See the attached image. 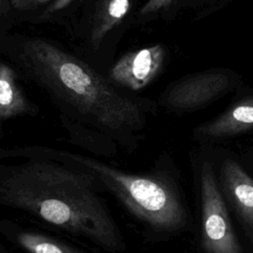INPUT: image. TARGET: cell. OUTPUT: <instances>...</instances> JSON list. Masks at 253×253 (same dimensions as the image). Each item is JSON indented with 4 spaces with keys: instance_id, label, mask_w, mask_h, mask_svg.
<instances>
[{
    "instance_id": "cell-4",
    "label": "cell",
    "mask_w": 253,
    "mask_h": 253,
    "mask_svg": "<svg viewBox=\"0 0 253 253\" xmlns=\"http://www.w3.org/2000/svg\"><path fill=\"white\" fill-rule=\"evenodd\" d=\"M200 206L199 245L203 253H243L230 222L213 165L207 159L192 160Z\"/></svg>"
},
{
    "instance_id": "cell-6",
    "label": "cell",
    "mask_w": 253,
    "mask_h": 253,
    "mask_svg": "<svg viewBox=\"0 0 253 253\" xmlns=\"http://www.w3.org/2000/svg\"><path fill=\"white\" fill-rule=\"evenodd\" d=\"M164 60L160 44L128 52L120 58L110 71L113 81L131 91L147 86L159 73Z\"/></svg>"
},
{
    "instance_id": "cell-7",
    "label": "cell",
    "mask_w": 253,
    "mask_h": 253,
    "mask_svg": "<svg viewBox=\"0 0 253 253\" xmlns=\"http://www.w3.org/2000/svg\"><path fill=\"white\" fill-rule=\"evenodd\" d=\"M0 234L23 253H89L62 239L25 227L8 218L1 219Z\"/></svg>"
},
{
    "instance_id": "cell-13",
    "label": "cell",
    "mask_w": 253,
    "mask_h": 253,
    "mask_svg": "<svg viewBox=\"0 0 253 253\" xmlns=\"http://www.w3.org/2000/svg\"><path fill=\"white\" fill-rule=\"evenodd\" d=\"M12 5L21 10H27V9H34L42 4H44L48 2L49 0H10Z\"/></svg>"
},
{
    "instance_id": "cell-10",
    "label": "cell",
    "mask_w": 253,
    "mask_h": 253,
    "mask_svg": "<svg viewBox=\"0 0 253 253\" xmlns=\"http://www.w3.org/2000/svg\"><path fill=\"white\" fill-rule=\"evenodd\" d=\"M39 108L28 100L18 83L15 71L5 63L0 65V122L22 117L36 116Z\"/></svg>"
},
{
    "instance_id": "cell-1",
    "label": "cell",
    "mask_w": 253,
    "mask_h": 253,
    "mask_svg": "<svg viewBox=\"0 0 253 253\" xmlns=\"http://www.w3.org/2000/svg\"><path fill=\"white\" fill-rule=\"evenodd\" d=\"M24 53L73 145L98 158L138 149L157 104L124 94L88 64L43 40L26 42Z\"/></svg>"
},
{
    "instance_id": "cell-8",
    "label": "cell",
    "mask_w": 253,
    "mask_h": 253,
    "mask_svg": "<svg viewBox=\"0 0 253 253\" xmlns=\"http://www.w3.org/2000/svg\"><path fill=\"white\" fill-rule=\"evenodd\" d=\"M253 129V96L243 98L228 110L193 129L194 139L209 141L221 139Z\"/></svg>"
},
{
    "instance_id": "cell-11",
    "label": "cell",
    "mask_w": 253,
    "mask_h": 253,
    "mask_svg": "<svg viewBox=\"0 0 253 253\" xmlns=\"http://www.w3.org/2000/svg\"><path fill=\"white\" fill-rule=\"evenodd\" d=\"M130 0H102L97 11L91 34V42L98 46L105 36L127 14Z\"/></svg>"
},
{
    "instance_id": "cell-5",
    "label": "cell",
    "mask_w": 253,
    "mask_h": 253,
    "mask_svg": "<svg viewBox=\"0 0 253 253\" xmlns=\"http://www.w3.org/2000/svg\"><path fill=\"white\" fill-rule=\"evenodd\" d=\"M229 86L228 75L219 70L195 73L169 85L157 105L175 115L192 113L222 96Z\"/></svg>"
},
{
    "instance_id": "cell-12",
    "label": "cell",
    "mask_w": 253,
    "mask_h": 253,
    "mask_svg": "<svg viewBox=\"0 0 253 253\" xmlns=\"http://www.w3.org/2000/svg\"><path fill=\"white\" fill-rule=\"evenodd\" d=\"M173 0H148L139 11V14L142 16H146L148 14L155 13L161 9L167 8Z\"/></svg>"
},
{
    "instance_id": "cell-14",
    "label": "cell",
    "mask_w": 253,
    "mask_h": 253,
    "mask_svg": "<svg viewBox=\"0 0 253 253\" xmlns=\"http://www.w3.org/2000/svg\"><path fill=\"white\" fill-rule=\"evenodd\" d=\"M73 0H54V2L46 9V13H54L66 7Z\"/></svg>"
},
{
    "instance_id": "cell-3",
    "label": "cell",
    "mask_w": 253,
    "mask_h": 253,
    "mask_svg": "<svg viewBox=\"0 0 253 253\" xmlns=\"http://www.w3.org/2000/svg\"><path fill=\"white\" fill-rule=\"evenodd\" d=\"M42 153L63 160L94 175L142 227L150 241H168L190 232L194 218L173 157L163 152L145 172L132 173L98 157L44 145Z\"/></svg>"
},
{
    "instance_id": "cell-9",
    "label": "cell",
    "mask_w": 253,
    "mask_h": 253,
    "mask_svg": "<svg viewBox=\"0 0 253 253\" xmlns=\"http://www.w3.org/2000/svg\"><path fill=\"white\" fill-rule=\"evenodd\" d=\"M220 183L243 221L253 227V179L235 161L226 158L220 168Z\"/></svg>"
},
{
    "instance_id": "cell-2",
    "label": "cell",
    "mask_w": 253,
    "mask_h": 253,
    "mask_svg": "<svg viewBox=\"0 0 253 253\" xmlns=\"http://www.w3.org/2000/svg\"><path fill=\"white\" fill-rule=\"evenodd\" d=\"M0 205L109 253L126 242L103 198L99 180L35 145L0 149Z\"/></svg>"
}]
</instances>
